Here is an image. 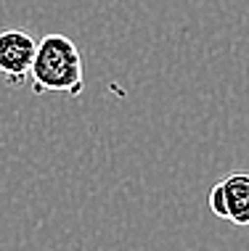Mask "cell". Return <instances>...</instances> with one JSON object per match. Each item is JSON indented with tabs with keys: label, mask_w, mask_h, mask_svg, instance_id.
Listing matches in <instances>:
<instances>
[{
	"label": "cell",
	"mask_w": 249,
	"mask_h": 251,
	"mask_svg": "<svg viewBox=\"0 0 249 251\" xmlns=\"http://www.w3.org/2000/svg\"><path fill=\"white\" fill-rule=\"evenodd\" d=\"M37 43L24 29H3L0 32V74L11 85H19L29 77L32 61H35Z\"/></svg>",
	"instance_id": "3957f363"
},
{
	"label": "cell",
	"mask_w": 249,
	"mask_h": 251,
	"mask_svg": "<svg viewBox=\"0 0 249 251\" xmlns=\"http://www.w3.org/2000/svg\"><path fill=\"white\" fill-rule=\"evenodd\" d=\"M29 77L37 93H69L80 96L85 90L83 79V56L72 37L51 32L37 40L35 61Z\"/></svg>",
	"instance_id": "6da1fadb"
},
{
	"label": "cell",
	"mask_w": 249,
	"mask_h": 251,
	"mask_svg": "<svg viewBox=\"0 0 249 251\" xmlns=\"http://www.w3.org/2000/svg\"><path fill=\"white\" fill-rule=\"evenodd\" d=\"M210 209L231 225L249 227V175L233 172L215 182L210 191Z\"/></svg>",
	"instance_id": "7a4b0ae2"
}]
</instances>
